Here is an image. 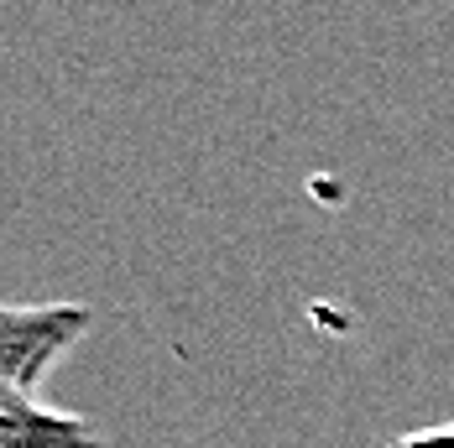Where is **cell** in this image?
I'll list each match as a JSON object with an SVG mask.
<instances>
[{"instance_id": "cell-3", "label": "cell", "mask_w": 454, "mask_h": 448, "mask_svg": "<svg viewBox=\"0 0 454 448\" xmlns=\"http://www.w3.org/2000/svg\"><path fill=\"white\" fill-rule=\"evenodd\" d=\"M392 448H454V422H428V428H412V433H403Z\"/></svg>"}, {"instance_id": "cell-2", "label": "cell", "mask_w": 454, "mask_h": 448, "mask_svg": "<svg viewBox=\"0 0 454 448\" xmlns=\"http://www.w3.org/2000/svg\"><path fill=\"white\" fill-rule=\"evenodd\" d=\"M0 448H110L90 417L63 412L43 397L0 402Z\"/></svg>"}, {"instance_id": "cell-1", "label": "cell", "mask_w": 454, "mask_h": 448, "mask_svg": "<svg viewBox=\"0 0 454 448\" xmlns=\"http://www.w3.org/2000/svg\"><path fill=\"white\" fill-rule=\"evenodd\" d=\"M90 303H0V402L43 397L47 375L90 334Z\"/></svg>"}]
</instances>
